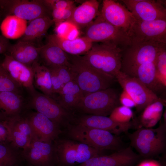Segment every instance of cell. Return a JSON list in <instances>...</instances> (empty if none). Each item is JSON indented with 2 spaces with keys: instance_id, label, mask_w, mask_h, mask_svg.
<instances>
[{
  "instance_id": "1",
  "label": "cell",
  "mask_w": 166,
  "mask_h": 166,
  "mask_svg": "<svg viewBox=\"0 0 166 166\" xmlns=\"http://www.w3.org/2000/svg\"><path fill=\"white\" fill-rule=\"evenodd\" d=\"M70 69L84 96L110 87L114 77L89 65L79 55H70Z\"/></svg>"
},
{
  "instance_id": "2",
  "label": "cell",
  "mask_w": 166,
  "mask_h": 166,
  "mask_svg": "<svg viewBox=\"0 0 166 166\" xmlns=\"http://www.w3.org/2000/svg\"><path fill=\"white\" fill-rule=\"evenodd\" d=\"M123 50L112 43L93 44L82 59L94 68L115 78L120 71Z\"/></svg>"
},
{
  "instance_id": "3",
  "label": "cell",
  "mask_w": 166,
  "mask_h": 166,
  "mask_svg": "<svg viewBox=\"0 0 166 166\" xmlns=\"http://www.w3.org/2000/svg\"><path fill=\"white\" fill-rule=\"evenodd\" d=\"M166 123L157 128L141 127L128 136L131 146L141 157L148 158L164 152L166 146Z\"/></svg>"
},
{
  "instance_id": "4",
  "label": "cell",
  "mask_w": 166,
  "mask_h": 166,
  "mask_svg": "<svg viewBox=\"0 0 166 166\" xmlns=\"http://www.w3.org/2000/svg\"><path fill=\"white\" fill-rule=\"evenodd\" d=\"M68 135L70 139L86 144L100 151H117L123 148L120 137L110 132L77 125H68Z\"/></svg>"
},
{
  "instance_id": "5",
  "label": "cell",
  "mask_w": 166,
  "mask_h": 166,
  "mask_svg": "<svg viewBox=\"0 0 166 166\" xmlns=\"http://www.w3.org/2000/svg\"><path fill=\"white\" fill-rule=\"evenodd\" d=\"M120 104L118 93L110 87L84 96L76 110L85 114L107 116Z\"/></svg>"
},
{
  "instance_id": "6",
  "label": "cell",
  "mask_w": 166,
  "mask_h": 166,
  "mask_svg": "<svg viewBox=\"0 0 166 166\" xmlns=\"http://www.w3.org/2000/svg\"><path fill=\"white\" fill-rule=\"evenodd\" d=\"M54 146L59 166H76L102 155L101 151L71 139L60 140Z\"/></svg>"
},
{
  "instance_id": "7",
  "label": "cell",
  "mask_w": 166,
  "mask_h": 166,
  "mask_svg": "<svg viewBox=\"0 0 166 166\" xmlns=\"http://www.w3.org/2000/svg\"><path fill=\"white\" fill-rule=\"evenodd\" d=\"M85 28L84 36L93 43H110L120 47H128L132 44L127 32L106 21L100 13Z\"/></svg>"
},
{
  "instance_id": "8",
  "label": "cell",
  "mask_w": 166,
  "mask_h": 166,
  "mask_svg": "<svg viewBox=\"0 0 166 166\" xmlns=\"http://www.w3.org/2000/svg\"><path fill=\"white\" fill-rule=\"evenodd\" d=\"M166 45L150 42L132 43L128 48L122 53L120 71L129 75L139 65L154 62L159 52L166 48Z\"/></svg>"
},
{
  "instance_id": "9",
  "label": "cell",
  "mask_w": 166,
  "mask_h": 166,
  "mask_svg": "<svg viewBox=\"0 0 166 166\" xmlns=\"http://www.w3.org/2000/svg\"><path fill=\"white\" fill-rule=\"evenodd\" d=\"M0 11L5 18L14 15L30 21L51 16V10L44 0H0Z\"/></svg>"
},
{
  "instance_id": "10",
  "label": "cell",
  "mask_w": 166,
  "mask_h": 166,
  "mask_svg": "<svg viewBox=\"0 0 166 166\" xmlns=\"http://www.w3.org/2000/svg\"><path fill=\"white\" fill-rule=\"evenodd\" d=\"M115 78L123 90L129 94L134 101L137 112L143 110L148 105L159 99L156 93L135 77L120 71Z\"/></svg>"
},
{
  "instance_id": "11",
  "label": "cell",
  "mask_w": 166,
  "mask_h": 166,
  "mask_svg": "<svg viewBox=\"0 0 166 166\" xmlns=\"http://www.w3.org/2000/svg\"><path fill=\"white\" fill-rule=\"evenodd\" d=\"M128 34L132 43L150 42L166 44V20H136Z\"/></svg>"
},
{
  "instance_id": "12",
  "label": "cell",
  "mask_w": 166,
  "mask_h": 166,
  "mask_svg": "<svg viewBox=\"0 0 166 166\" xmlns=\"http://www.w3.org/2000/svg\"><path fill=\"white\" fill-rule=\"evenodd\" d=\"M30 101L32 107L45 116L60 127L67 126L72 118L71 113L64 109L52 97L43 93L35 92Z\"/></svg>"
},
{
  "instance_id": "13",
  "label": "cell",
  "mask_w": 166,
  "mask_h": 166,
  "mask_svg": "<svg viewBox=\"0 0 166 166\" xmlns=\"http://www.w3.org/2000/svg\"><path fill=\"white\" fill-rule=\"evenodd\" d=\"M137 20L150 21L166 20V9L160 1L121 0Z\"/></svg>"
},
{
  "instance_id": "14",
  "label": "cell",
  "mask_w": 166,
  "mask_h": 166,
  "mask_svg": "<svg viewBox=\"0 0 166 166\" xmlns=\"http://www.w3.org/2000/svg\"><path fill=\"white\" fill-rule=\"evenodd\" d=\"M25 159L33 166H59L54 145L34 139L23 149Z\"/></svg>"
},
{
  "instance_id": "15",
  "label": "cell",
  "mask_w": 166,
  "mask_h": 166,
  "mask_svg": "<svg viewBox=\"0 0 166 166\" xmlns=\"http://www.w3.org/2000/svg\"><path fill=\"white\" fill-rule=\"evenodd\" d=\"M100 14L106 21L128 33L136 20L126 7L113 0L103 1Z\"/></svg>"
},
{
  "instance_id": "16",
  "label": "cell",
  "mask_w": 166,
  "mask_h": 166,
  "mask_svg": "<svg viewBox=\"0 0 166 166\" xmlns=\"http://www.w3.org/2000/svg\"><path fill=\"white\" fill-rule=\"evenodd\" d=\"M140 157L128 147L110 155L94 157L76 166H134Z\"/></svg>"
},
{
  "instance_id": "17",
  "label": "cell",
  "mask_w": 166,
  "mask_h": 166,
  "mask_svg": "<svg viewBox=\"0 0 166 166\" xmlns=\"http://www.w3.org/2000/svg\"><path fill=\"white\" fill-rule=\"evenodd\" d=\"M76 121V125L107 130L117 136L123 132H127L135 125L134 121L122 124L114 121L109 117L91 114L82 115Z\"/></svg>"
},
{
  "instance_id": "18",
  "label": "cell",
  "mask_w": 166,
  "mask_h": 166,
  "mask_svg": "<svg viewBox=\"0 0 166 166\" xmlns=\"http://www.w3.org/2000/svg\"><path fill=\"white\" fill-rule=\"evenodd\" d=\"M1 64L13 79L21 87L32 94L36 92L34 84V74L31 66L14 59L9 54L5 53Z\"/></svg>"
},
{
  "instance_id": "19",
  "label": "cell",
  "mask_w": 166,
  "mask_h": 166,
  "mask_svg": "<svg viewBox=\"0 0 166 166\" xmlns=\"http://www.w3.org/2000/svg\"><path fill=\"white\" fill-rule=\"evenodd\" d=\"M5 121L13 146L23 149L34 139L26 118L18 115L6 117Z\"/></svg>"
},
{
  "instance_id": "20",
  "label": "cell",
  "mask_w": 166,
  "mask_h": 166,
  "mask_svg": "<svg viewBox=\"0 0 166 166\" xmlns=\"http://www.w3.org/2000/svg\"><path fill=\"white\" fill-rule=\"evenodd\" d=\"M31 129L34 139L51 143L61 131L60 127L43 115L37 112L26 118Z\"/></svg>"
},
{
  "instance_id": "21",
  "label": "cell",
  "mask_w": 166,
  "mask_h": 166,
  "mask_svg": "<svg viewBox=\"0 0 166 166\" xmlns=\"http://www.w3.org/2000/svg\"><path fill=\"white\" fill-rule=\"evenodd\" d=\"M99 7V3L97 0L86 1L75 7L71 16L67 21L74 24L79 29L85 28L100 14Z\"/></svg>"
},
{
  "instance_id": "22",
  "label": "cell",
  "mask_w": 166,
  "mask_h": 166,
  "mask_svg": "<svg viewBox=\"0 0 166 166\" xmlns=\"http://www.w3.org/2000/svg\"><path fill=\"white\" fill-rule=\"evenodd\" d=\"M40 56L48 68L71 66L70 55L50 41L41 46Z\"/></svg>"
},
{
  "instance_id": "23",
  "label": "cell",
  "mask_w": 166,
  "mask_h": 166,
  "mask_svg": "<svg viewBox=\"0 0 166 166\" xmlns=\"http://www.w3.org/2000/svg\"><path fill=\"white\" fill-rule=\"evenodd\" d=\"M40 47L34 44L18 41L11 44L7 52L14 59L28 66H31L38 61Z\"/></svg>"
},
{
  "instance_id": "24",
  "label": "cell",
  "mask_w": 166,
  "mask_h": 166,
  "mask_svg": "<svg viewBox=\"0 0 166 166\" xmlns=\"http://www.w3.org/2000/svg\"><path fill=\"white\" fill-rule=\"evenodd\" d=\"M47 39L59 46L67 53L72 55L85 54L91 48L93 43L84 36L72 40L62 39L53 34L49 35Z\"/></svg>"
},
{
  "instance_id": "25",
  "label": "cell",
  "mask_w": 166,
  "mask_h": 166,
  "mask_svg": "<svg viewBox=\"0 0 166 166\" xmlns=\"http://www.w3.org/2000/svg\"><path fill=\"white\" fill-rule=\"evenodd\" d=\"M58 94L56 101L65 110L71 113L76 110L84 96L76 82L73 80L66 84Z\"/></svg>"
},
{
  "instance_id": "26",
  "label": "cell",
  "mask_w": 166,
  "mask_h": 166,
  "mask_svg": "<svg viewBox=\"0 0 166 166\" xmlns=\"http://www.w3.org/2000/svg\"><path fill=\"white\" fill-rule=\"evenodd\" d=\"M128 75L138 79L155 93L163 88L157 78L154 62H146L139 65Z\"/></svg>"
},
{
  "instance_id": "27",
  "label": "cell",
  "mask_w": 166,
  "mask_h": 166,
  "mask_svg": "<svg viewBox=\"0 0 166 166\" xmlns=\"http://www.w3.org/2000/svg\"><path fill=\"white\" fill-rule=\"evenodd\" d=\"M30 22L24 34L19 41L35 45L54 24L52 18L49 16L38 18Z\"/></svg>"
},
{
  "instance_id": "28",
  "label": "cell",
  "mask_w": 166,
  "mask_h": 166,
  "mask_svg": "<svg viewBox=\"0 0 166 166\" xmlns=\"http://www.w3.org/2000/svg\"><path fill=\"white\" fill-rule=\"evenodd\" d=\"M27 21L14 15L4 18L0 25L2 35L6 38L15 39L21 38L27 27Z\"/></svg>"
},
{
  "instance_id": "29",
  "label": "cell",
  "mask_w": 166,
  "mask_h": 166,
  "mask_svg": "<svg viewBox=\"0 0 166 166\" xmlns=\"http://www.w3.org/2000/svg\"><path fill=\"white\" fill-rule=\"evenodd\" d=\"M23 104L20 94L12 92H0V110L6 117L18 115Z\"/></svg>"
},
{
  "instance_id": "30",
  "label": "cell",
  "mask_w": 166,
  "mask_h": 166,
  "mask_svg": "<svg viewBox=\"0 0 166 166\" xmlns=\"http://www.w3.org/2000/svg\"><path fill=\"white\" fill-rule=\"evenodd\" d=\"M34 74V84L43 94L52 97L53 95L50 72L49 68L38 62L31 65Z\"/></svg>"
},
{
  "instance_id": "31",
  "label": "cell",
  "mask_w": 166,
  "mask_h": 166,
  "mask_svg": "<svg viewBox=\"0 0 166 166\" xmlns=\"http://www.w3.org/2000/svg\"><path fill=\"white\" fill-rule=\"evenodd\" d=\"M165 103L164 100L159 98L143 110L140 118L141 127L150 128L157 123L162 115Z\"/></svg>"
},
{
  "instance_id": "32",
  "label": "cell",
  "mask_w": 166,
  "mask_h": 166,
  "mask_svg": "<svg viewBox=\"0 0 166 166\" xmlns=\"http://www.w3.org/2000/svg\"><path fill=\"white\" fill-rule=\"evenodd\" d=\"M70 67L60 66L49 68L53 94H58L66 84L73 80Z\"/></svg>"
},
{
  "instance_id": "33",
  "label": "cell",
  "mask_w": 166,
  "mask_h": 166,
  "mask_svg": "<svg viewBox=\"0 0 166 166\" xmlns=\"http://www.w3.org/2000/svg\"><path fill=\"white\" fill-rule=\"evenodd\" d=\"M55 34L64 39L72 40L79 37V29L74 24L69 21L62 22L55 26Z\"/></svg>"
},
{
  "instance_id": "34",
  "label": "cell",
  "mask_w": 166,
  "mask_h": 166,
  "mask_svg": "<svg viewBox=\"0 0 166 166\" xmlns=\"http://www.w3.org/2000/svg\"><path fill=\"white\" fill-rule=\"evenodd\" d=\"M21 87L0 64V92H12L20 94Z\"/></svg>"
},
{
  "instance_id": "35",
  "label": "cell",
  "mask_w": 166,
  "mask_h": 166,
  "mask_svg": "<svg viewBox=\"0 0 166 166\" xmlns=\"http://www.w3.org/2000/svg\"><path fill=\"white\" fill-rule=\"evenodd\" d=\"M157 78L163 88L166 86V48L160 50L154 61Z\"/></svg>"
},
{
  "instance_id": "36",
  "label": "cell",
  "mask_w": 166,
  "mask_h": 166,
  "mask_svg": "<svg viewBox=\"0 0 166 166\" xmlns=\"http://www.w3.org/2000/svg\"><path fill=\"white\" fill-rule=\"evenodd\" d=\"M18 160L16 152L8 144H0V165L13 166Z\"/></svg>"
},
{
  "instance_id": "37",
  "label": "cell",
  "mask_w": 166,
  "mask_h": 166,
  "mask_svg": "<svg viewBox=\"0 0 166 166\" xmlns=\"http://www.w3.org/2000/svg\"><path fill=\"white\" fill-rule=\"evenodd\" d=\"M133 116V113L131 108L120 105L113 110L109 117L117 122L125 124L131 122Z\"/></svg>"
},
{
  "instance_id": "38",
  "label": "cell",
  "mask_w": 166,
  "mask_h": 166,
  "mask_svg": "<svg viewBox=\"0 0 166 166\" xmlns=\"http://www.w3.org/2000/svg\"><path fill=\"white\" fill-rule=\"evenodd\" d=\"M75 7L74 4L64 10L52 9L51 16L55 26L67 21L71 16Z\"/></svg>"
},
{
  "instance_id": "39",
  "label": "cell",
  "mask_w": 166,
  "mask_h": 166,
  "mask_svg": "<svg viewBox=\"0 0 166 166\" xmlns=\"http://www.w3.org/2000/svg\"><path fill=\"white\" fill-rule=\"evenodd\" d=\"M45 4L52 10L53 9L65 10L74 5V1L70 0H44Z\"/></svg>"
},
{
  "instance_id": "40",
  "label": "cell",
  "mask_w": 166,
  "mask_h": 166,
  "mask_svg": "<svg viewBox=\"0 0 166 166\" xmlns=\"http://www.w3.org/2000/svg\"><path fill=\"white\" fill-rule=\"evenodd\" d=\"M119 101L122 105L130 108L136 106L135 103L131 96L124 90L119 96Z\"/></svg>"
},
{
  "instance_id": "41",
  "label": "cell",
  "mask_w": 166,
  "mask_h": 166,
  "mask_svg": "<svg viewBox=\"0 0 166 166\" xmlns=\"http://www.w3.org/2000/svg\"><path fill=\"white\" fill-rule=\"evenodd\" d=\"M5 120L0 121V144H8L10 142Z\"/></svg>"
},
{
  "instance_id": "42",
  "label": "cell",
  "mask_w": 166,
  "mask_h": 166,
  "mask_svg": "<svg viewBox=\"0 0 166 166\" xmlns=\"http://www.w3.org/2000/svg\"><path fill=\"white\" fill-rule=\"evenodd\" d=\"M11 45L8 39L0 35V55L7 52Z\"/></svg>"
},
{
  "instance_id": "43",
  "label": "cell",
  "mask_w": 166,
  "mask_h": 166,
  "mask_svg": "<svg viewBox=\"0 0 166 166\" xmlns=\"http://www.w3.org/2000/svg\"><path fill=\"white\" fill-rule=\"evenodd\" d=\"M137 166H161L157 161L154 160H147L141 163Z\"/></svg>"
},
{
  "instance_id": "44",
  "label": "cell",
  "mask_w": 166,
  "mask_h": 166,
  "mask_svg": "<svg viewBox=\"0 0 166 166\" xmlns=\"http://www.w3.org/2000/svg\"><path fill=\"white\" fill-rule=\"evenodd\" d=\"M6 117L0 110V121L5 120Z\"/></svg>"
},
{
  "instance_id": "45",
  "label": "cell",
  "mask_w": 166,
  "mask_h": 166,
  "mask_svg": "<svg viewBox=\"0 0 166 166\" xmlns=\"http://www.w3.org/2000/svg\"><path fill=\"white\" fill-rule=\"evenodd\" d=\"M3 16H2V15L1 14V13L0 11V24L1 23V22L2 21V18Z\"/></svg>"
},
{
  "instance_id": "46",
  "label": "cell",
  "mask_w": 166,
  "mask_h": 166,
  "mask_svg": "<svg viewBox=\"0 0 166 166\" xmlns=\"http://www.w3.org/2000/svg\"><path fill=\"white\" fill-rule=\"evenodd\" d=\"M0 166H3L0 165Z\"/></svg>"
}]
</instances>
